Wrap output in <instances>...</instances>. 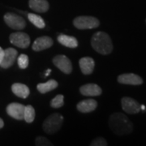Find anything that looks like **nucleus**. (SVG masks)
<instances>
[{"label":"nucleus","instance_id":"nucleus-1","mask_svg":"<svg viewBox=\"0 0 146 146\" xmlns=\"http://www.w3.org/2000/svg\"><path fill=\"white\" fill-rule=\"evenodd\" d=\"M109 126L112 131L118 136L127 135L132 131V123L123 113H115L110 115Z\"/></svg>","mask_w":146,"mask_h":146},{"label":"nucleus","instance_id":"nucleus-2","mask_svg":"<svg viewBox=\"0 0 146 146\" xmlns=\"http://www.w3.org/2000/svg\"><path fill=\"white\" fill-rule=\"evenodd\" d=\"M91 45L94 50L102 54H109L113 50V44L110 36L105 32L94 33L91 39Z\"/></svg>","mask_w":146,"mask_h":146},{"label":"nucleus","instance_id":"nucleus-3","mask_svg":"<svg viewBox=\"0 0 146 146\" xmlns=\"http://www.w3.org/2000/svg\"><path fill=\"white\" fill-rule=\"evenodd\" d=\"M63 123V117L58 113L50 115L43 123L42 128L47 134H54L60 129Z\"/></svg>","mask_w":146,"mask_h":146},{"label":"nucleus","instance_id":"nucleus-4","mask_svg":"<svg viewBox=\"0 0 146 146\" xmlns=\"http://www.w3.org/2000/svg\"><path fill=\"white\" fill-rule=\"evenodd\" d=\"M73 25L78 29H91L99 26L100 21L94 16H81L74 19Z\"/></svg>","mask_w":146,"mask_h":146},{"label":"nucleus","instance_id":"nucleus-5","mask_svg":"<svg viewBox=\"0 0 146 146\" xmlns=\"http://www.w3.org/2000/svg\"><path fill=\"white\" fill-rule=\"evenodd\" d=\"M3 19L7 25L15 30H22L26 26V22L25 19L21 16L16 15V13H6Z\"/></svg>","mask_w":146,"mask_h":146},{"label":"nucleus","instance_id":"nucleus-6","mask_svg":"<svg viewBox=\"0 0 146 146\" xmlns=\"http://www.w3.org/2000/svg\"><path fill=\"white\" fill-rule=\"evenodd\" d=\"M10 42L14 46L20 48H27L30 45V37L29 36L22 32H17L11 33L9 36Z\"/></svg>","mask_w":146,"mask_h":146},{"label":"nucleus","instance_id":"nucleus-7","mask_svg":"<svg viewBox=\"0 0 146 146\" xmlns=\"http://www.w3.org/2000/svg\"><path fill=\"white\" fill-rule=\"evenodd\" d=\"M53 63L61 72L66 74H70L72 72V64L71 60L67 56L59 54L53 58Z\"/></svg>","mask_w":146,"mask_h":146},{"label":"nucleus","instance_id":"nucleus-8","mask_svg":"<svg viewBox=\"0 0 146 146\" xmlns=\"http://www.w3.org/2000/svg\"><path fill=\"white\" fill-rule=\"evenodd\" d=\"M121 105L123 110L130 115L137 114L141 110V105L136 100L131 98H128V97L123 98L121 100Z\"/></svg>","mask_w":146,"mask_h":146},{"label":"nucleus","instance_id":"nucleus-9","mask_svg":"<svg viewBox=\"0 0 146 146\" xmlns=\"http://www.w3.org/2000/svg\"><path fill=\"white\" fill-rule=\"evenodd\" d=\"M25 106L21 103L12 102L7 106V113L11 118L17 120L24 119V112Z\"/></svg>","mask_w":146,"mask_h":146},{"label":"nucleus","instance_id":"nucleus-10","mask_svg":"<svg viewBox=\"0 0 146 146\" xmlns=\"http://www.w3.org/2000/svg\"><path fill=\"white\" fill-rule=\"evenodd\" d=\"M17 58V50L14 48H7L4 50L3 57L0 63V67L3 68H11Z\"/></svg>","mask_w":146,"mask_h":146},{"label":"nucleus","instance_id":"nucleus-11","mask_svg":"<svg viewBox=\"0 0 146 146\" xmlns=\"http://www.w3.org/2000/svg\"><path fill=\"white\" fill-rule=\"evenodd\" d=\"M118 82L123 84L140 85L143 84V80L141 76L133 73H125L118 76Z\"/></svg>","mask_w":146,"mask_h":146},{"label":"nucleus","instance_id":"nucleus-12","mask_svg":"<svg viewBox=\"0 0 146 146\" xmlns=\"http://www.w3.org/2000/svg\"><path fill=\"white\" fill-rule=\"evenodd\" d=\"M53 39L51 37L47 36H43L37 37L33 44V50L34 51H42L44 50H46L48 48L53 46Z\"/></svg>","mask_w":146,"mask_h":146},{"label":"nucleus","instance_id":"nucleus-13","mask_svg":"<svg viewBox=\"0 0 146 146\" xmlns=\"http://www.w3.org/2000/svg\"><path fill=\"white\" fill-rule=\"evenodd\" d=\"M80 92L84 96L95 97L101 95L102 93V90L96 84H87L80 88Z\"/></svg>","mask_w":146,"mask_h":146},{"label":"nucleus","instance_id":"nucleus-14","mask_svg":"<svg viewBox=\"0 0 146 146\" xmlns=\"http://www.w3.org/2000/svg\"><path fill=\"white\" fill-rule=\"evenodd\" d=\"M98 102L94 99H86L80 102L77 104V110L81 113H89L96 110Z\"/></svg>","mask_w":146,"mask_h":146},{"label":"nucleus","instance_id":"nucleus-15","mask_svg":"<svg viewBox=\"0 0 146 146\" xmlns=\"http://www.w3.org/2000/svg\"><path fill=\"white\" fill-rule=\"evenodd\" d=\"M80 70L84 75H89L94 72L95 63L94 60L90 57L81 58L79 61Z\"/></svg>","mask_w":146,"mask_h":146},{"label":"nucleus","instance_id":"nucleus-16","mask_svg":"<svg viewBox=\"0 0 146 146\" xmlns=\"http://www.w3.org/2000/svg\"><path fill=\"white\" fill-rule=\"evenodd\" d=\"M29 5L32 10L39 13L46 12L50 7L47 0H29Z\"/></svg>","mask_w":146,"mask_h":146},{"label":"nucleus","instance_id":"nucleus-17","mask_svg":"<svg viewBox=\"0 0 146 146\" xmlns=\"http://www.w3.org/2000/svg\"><path fill=\"white\" fill-rule=\"evenodd\" d=\"M11 91L16 96L21 98H26L29 95V87L21 83H15L11 85Z\"/></svg>","mask_w":146,"mask_h":146},{"label":"nucleus","instance_id":"nucleus-18","mask_svg":"<svg viewBox=\"0 0 146 146\" xmlns=\"http://www.w3.org/2000/svg\"><path fill=\"white\" fill-rule=\"evenodd\" d=\"M58 42L64 46L69 48H76L78 46V41L76 40V38L66 34H61L58 36Z\"/></svg>","mask_w":146,"mask_h":146},{"label":"nucleus","instance_id":"nucleus-19","mask_svg":"<svg viewBox=\"0 0 146 146\" xmlns=\"http://www.w3.org/2000/svg\"><path fill=\"white\" fill-rule=\"evenodd\" d=\"M58 87V82L54 80H50L46 83H40L36 85V89L41 94H46Z\"/></svg>","mask_w":146,"mask_h":146},{"label":"nucleus","instance_id":"nucleus-20","mask_svg":"<svg viewBox=\"0 0 146 146\" xmlns=\"http://www.w3.org/2000/svg\"><path fill=\"white\" fill-rule=\"evenodd\" d=\"M28 19L31 22L33 25H35L38 29H43L46 26L45 21L42 17L34 13H29L28 14Z\"/></svg>","mask_w":146,"mask_h":146},{"label":"nucleus","instance_id":"nucleus-21","mask_svg":"<svg viewBox=\"0 0 146 146\" xmlns=\"http://www.w3.org/2000/svg\"><path fill=\"white\" fill-rule=\"evenodd\" d=\"M34 119H35V110L32 106L28 105L25 108L24 119L25 120V122H27L28 123H31L34 121Z\"/></svg>","mask_w":146,"mask_h":146},{"label":"nucleus","instance_id":"nucleus-22","mask_svg":"<svg viewBox=\"0 0 146 146\" xmlns=\"http://www.w3.org/2000/svg\"><path fill=\"white\" fill-rule=\"evenodd\" d=\"M63 99H64V97L62 94H58L57 96H55L50 102V106L53 108H60L62 107L64 104V102H63Z\"/></svg>","mask_w":146,"mask_h":146},{"label":"nucleus","instance_id":"nucleus-23","mask_svg":"<svg viewBox=\"0 0 146 146\" xmlns=\"http://www.w3.org/2000/svg\"><path fill=\"white\" fill-rule=\"evenodd\" d=\"M29 60L28 55L24 54H21V55L18 57V58H17L18 66H19V68H21V69H25V68L29 66Z\"/></svg>","mask_w":146,"mask_h":146},{"label":"nucleus","instance_id":"nucleus-24","mask_svg":"<svg viewBox=\"0 0 146 146\" xmlns=\"http://www.w3.org/2000/svg\"><path fill=\"white\" fill-rule=\"evenodd\" d=\"M35 145L37 146H52L53 144L44 136H37L35 140Z\"/></svg>","mask_w":146,"mask_h":146},{"label":"nucleus","instance_id":"nucleus-25","mask_svg":"<svg viewBox=\"0 0 146 146\" xmlns=\"http://www.w3.org/2000/svg\"><path fill=\"white\" fill-rule=\"evenodd\" d=\"M108 144H107V141H106V139L103 137H101V136L94 139L90 144L91 146H106Z\"/></svg>","mask_w":146,"mask_h":146},{"label":"nucleus","instance_id":"nucleus-26","mask_svg":"<svg viewBox=\"0 0 146 146\" xmlns=\"http://www.w3.org/2000/svg\"><path fill=\"white\" fill-rule=\"evenodd\" d=\"M3 53H4V50H3L2 47H0V63L3 59Z\"/></svg>","mask_w":146,"mask_h":146},{"label":"nucleus","instance_id":"nucleus-27","mask_svg":"<svg viewBox=\"0 0 146 146\" xmlns=\"http://www.w3.org/2000/svg\"><path fill=\"white\" fill-rule=\"evenodd\" d=\"M3 126H4V123H3V120L2 119H1V118H0V128L3 127Z\"/></svg>","mask_w":146,"mask_h":146},{"label":"nucleus","instance_id":"nucleus-28","mask_svg":"<svg viewBox=\"0 0 146 146\" xmlns=\"http://www.w3.org/2000/svg\"><path fill=\"white\" fill-rule=\"evenodd\" d=\"M50 72H51V70L50 69H48L46 71V76H49L50 75Z\"/></svg>","mask_w":146,"mask_h":146},{"label":"nucleus","instance_id":"nucleus-29","mask_svg":"<svg viewBox=\"0 0 146 146\" xmlns=\"http://www.w3.org/2000/svg\"><path fill=\"white\" fill-rule=\"evenodd\" d=\"M141 110H145V106H143V105L141 106Z\"/></svg>","mask_w":146,"mask_h":146}]
</instances>
